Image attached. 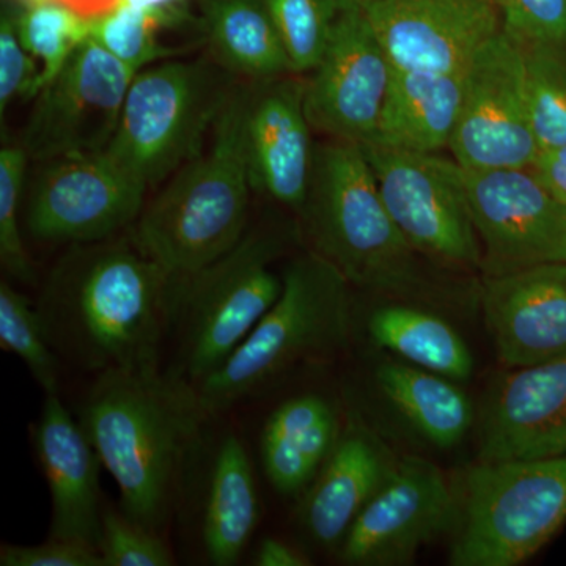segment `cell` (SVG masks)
Masks as SVG:
<instances>
[{
    "label": "cell",
    "mask_w": 566,
    "mask_h": 566,
    "mask_svg": "<svg viewBox=\"0 0 566 566\" xmlns=\"http://www.w3.org/2000/svg\"><path fill=\"white\" fill-rule=\"evenodd\" d=\"M259 521L260 499L251 458L240 436L232 431L216 446L205 494L202 539L211 564H237Z\"/></svg>",
    "instance_id": "cell-25"
},
{
    "label": "cell",
    "mask_w": 566,
    "mask_h": 566,
    "mask_svg": "<svg viewBox=\"0 0 566 566\" xmlns=\"http://www.w3.org/2000/svg\"><path fill=\"white\" fill-rule=\"evenodd\" d=\"M241 80L199 155L170 175L133 226L142 251L170 275H188L221 259L248 232L253 192L245 163Z\"/></svg>",
    "instance_id": "cell-3"
},
{
    "label": "cell",
    "mask_w": 566,
    "mask_h": 566,
    "mask_svg": "<svg viewBox=\"0 0 566 566\" xmlns=\"http://www.w3.org/2000/svg\"><path fill=\"white\" fill-rule=\"evenodd\" d=\"M382 397L430 444H460L474 423V406L464 390L446 376L415 365L382 364L376 370Z\"/></svg>",
    "instance_id": "cell-26"
},
{
    "label": "cell",
    "mask_w": 566,
    "mask_h": 566,
    "mask_svg": "<svg viewBox=\"0 0 566 566\" xmlns=\"http://www.w3.org/2000/svg\"><path fill=\"white\" fill-rule=\"evenodd\" d=\"M368 334L379 348L406 363L453 381L472 375L474 357L460 333L442 316L411 304L376 308L367 322Z\"/></svg>",
    "instance_id": "cell-27"
},
{
    "label": "cell",
    "mask_w": 566,
    "mask_h": 566,
    "mask_svg": "<svg viewBox=\"0 0 566 566\" xmlns=\"http://www.w3.org/2000/svg\"><path fill=\"white\" fill-rule=\"evenodd\" d=\"M566 455V357L513 368L482 409L479 461Z\"/></svg>",
    "instance_id": "cell-18"
},
{
    "label": "cell",
    "mask_w": 566,
    "mask_h": 566,
    "mask_svg": "<svg viewBox=\"0 0 566 566\" xmlns=\"http://www.w3.org/2000/svg\"><path fill=\"white\" fill-rule=\"evenodd\" d=\"M136 74L88 36L35 98L20 142L31 161L106 151Z\"/></svg>",
    "instance_id": "cell-10"
},
{
    "label": "cell",
    "mask_w": 566,
    "mask_h": 566,
    "mask_svg": "<svg viewBox=\"0 0 566 566\" xmlns=\"http://www.w3.org/2000/svg\"><path fill=\"white\" fill-rule=\"evenodd\" d=\"M84 17L93 18L114 9L120 0H61Z\"/></svg>",
    "instance_id": "cell-40"
},
{
    "label": "cell",
    "mask_w": 566,
    "mask_h": 566,
    "mask_svg": "<svg viewBox=\"0 0 566 566\" xmlns=\"http://www.w3.org/2000/svg\"><path fill=\"white\" fill-rule=\"evenodd\" d=\"M300 74L248 81L243 144L253 192L300 211L307 196L315 144Z\"/></svg>",
    "instance_id": "cell-17"
},
{
    "label": "cell",
    "mask_w": 566,
    "mask_h": 566,
    "mask_svg": "<svg viewBox=\"0 0 566 566\" xmlns=\"http://www.w3.org/2000/svg\"><path fill=\"white\" fill-rule=\"evenodd\" d=\"M378 181L390 218L420 256L458 268L480 270L476 237L463 169L439 153L360 145Z\"/></svg>",
    "instance_id": "cell-9"
},
{
    "label": "cell",
    "mask_w": 566,
    "mask_h": 566,
    "mask_svg": "<svg viewBox=\"0 0 566 566\" xmlns=\"http://www.w3.org/2000/svg\"><path fill=\"white\" fill-rule=\"evenodd\" d=\"M450 156L468 170L534 166L538 142L528 114L523 50L504 32L464 70V92Z\"/></svg>",
    "instance_id": "cell-12"
},
{
    "label": "cell",
    "mask_w": 566,
    "mask_h": 566,
    "mask_svg": "<svg viewBox=\"0 0 566 566\" xmlns=\"http://www.w3.org/2000/svg\"><path fill=\"white\" fill-rule=\"evenodd\" d=\"M457 520V488L442 469L422 457L400 458L338 546L340 560L354 566L411 565L422 547L453 532Z\"/></svg>",
    "instance_id": "cell-15"
},
{
    "label": "cell",
    "mask_w": 566,
    "mask_h": 566,
    "mask_svg": "<svg viewBox=\"0 0 566 566\" xmlns=\"http://www.w3.org/2000/svg\"><path fill=\"white\" fill-rule=\"evenodd\" d=\"M463 178L485 279L566 263V207L532 167L463 169Z\"/></svg>",
    "instance_id": "cell-11"
},
{
    "label": "cell",
    "mask_w": 566,
    "mask_h": 566,
    "mask_svg": "<svg viewBox=\"0 0 566 566\" xmlns=\"http://www.w3.org/2000/svg\"><path fill=\"white\" fill-rule=\"evenodd\" d=\"M208 55L245 81L294 74L266 0H199Z\"/></svg>",
    "instance_id": "cell-24"
},
{
    "label": "cell",
    "mask_w": 566,
    "mask_h": 566,
    "mask_svg": "<svg viewBox=\"0 0 566 566\" xmlns=\"http://www.w3.org/2000/svg\"><path fill=\"white\" fill-rule=\"evenodd\" d=\"M282 292L237 352L197 389L211 416L266 389L304 363L346 348L352 334L349 282L318 253L286 264Z\"/></svg>",
    "instance_id": "cell-5"
},
{
    "label": "cell",
    "mask_w": 566,
    "mask_h": 566,
    "mask_svg": "<svg viewBox=\"0 0 566 566\" xmlns=\"http://www.w3.org/2000/svg\"><path fill=\"white\" fill-rule=\"evenodd\" d=\"M397 70L463 73L502 32L495 0H357Z\"/></svg>",
    "instance_id": "cell-16"
},
{
    "label": "cell",
    "mask_w": 566,
    "mask_h": 566,
    "mask_svg": "<svg viewBox=\"0 0 566 566\" xmlns=\"http://www.w3.org/2000/svg\"><path fill=\"white\" fill-rule=\"evenodd\" d=\"M285 241L273 229L248 230L232 251L188 275H174L180 340L175 374L199 386L243 344L282 292L273 263Z\"/></svg>",
    "instance_id": "cell-8"
},
{
    "label": "cell",
    "mask_w": 566,
    "mask_h": 566,
    "mask_svg": "<svg viewBox=\"0 0 566 566\" xmlns=\"http://www.w3.org/2000/svg\"><path fill=\"white\" fill-rule=\"evenodd\" d=\"M297 214L308 251L337 268L349 285L397 297L423 296L420 255L390 218L360 145L315 144L307 196Z\"/></svg>",
    "instance_id": "cell-4"
},
{
    "label": "cell",
    "mask_w": 566,
    "mask_h": 566,
    "mask_svg": "<svg viewBox=\"0 0 566 566\" xmlns=\"http://www.w3.org/2000/svg\"><path fill=\"white\" fill-rule=\"evenodd\" d=\"M181 2L166 7H132L117 3L114 9L91 18V36L112 55L137 71L169 61L177 50L163 43L161 33L188 20Z\"/></svg>",
    "instance_id": "cell-28"
},
{
    "label": "cell",
    "mask_w": 566,
    "mask_h": 566,
    "mask_svg": "<svg viewBox=\"0 0 566 566\" xmlns=\"http://www.w3.org/2000/svg\"><path fill=\"white\" fill-rule=\"evenodd\" d=\"M25 199V226L33 238L52 243H95L129 230L147 192L107 158L65 156L35 163Z\"/></svg>",
    "instance_id": "cell-13"
},
{
    "label": "cell",
    "mask_w": 566,
    "mask_h": 566,
    "mask_svg": "<svg viewBox=\"0 0 566 566\" xmlns=\"http://www.w3.org/2000/svg\"><path fill=\"white\" fill-rule=\"evenodd\" d=\"M450 565L516 566L566 523V455L479 461L457 488Z\"/></svg>",
    "instance_id": "cell-7"
},
{
    "label": "cell",
    "mask_w": 566,
    "mask_h": 566,
    "mask_svg": "<svg viewBox=\"0 0 566 566\" xmlns=\"http://www.w3.org/2000/svg\"><path fill=\"white\" fill-rule=\"evenodd\" d=\"M21 144H7L0 150V263L17 281H35V270L20 229L22 196L31 164Z\"/></svg>",
    "instance_id": "cell-33"
},
{
    "label": "cell",
    "mask_w": 566,
    "mask_h": 566,
    "mask_svg": "<svg viewBox=\"0 0 566 566\" xmlns=\"http://www.w3.org/2000/svg\"><path fill=\"white\" fill-rule=\"evenodd\" d=\"M294 74H308L322 59L344 0H266Z\"/></svg>",
    "instance_id": "cell-32"
},
{
    "label": "cell",
    "mask_w": 566,
    "mask_h": 566,
    "mask_svg": "<svg viewBox=\"0 0 566 566\" xmlns=\"http://www.w3.org/2000/svg\"><path fill=\"white\" fill-rule=\"evenodd\" d=\"M104 566H170L172 553L161 534L140 526L122 510L103 509L98 545Z\"/></svg>",
    "instance_id": "cell-35"
},
{
    "label": "cell",
    "mask_w": 566,
    "mask_h": 566,
    "mask_svg": "<svg viewBox=\"0 0 566 566\" xmlns=\"http://www.w3.org/2000/svg\"><path fill=\"white\" fill-rule=\"evenodd\" d=\"M463 92L464 71L431 73L395 69L371 144L406 151L449 150Z\"/></svg>",
    "instance_id": "cell-23"
},
{
    "label": "cell",
    "mask_w": 566,
    "mask_h": 566,
    "mask_svg": "<svg viewBox=\"0 0 566 566\" xmlns=\"http://www.w3.org/2000/svg\"><path fill=\"white\" fill-rule=\"evenodd\" d=\"M398 461L367 424L349 420L305 493L301 523L308 536L319 546H340L356 517L392 476Z\"/></svg>",
    "instance_id": "cell-21"
},
{
    "label": "cell",
    "mask_w": 566,
    "mask_h": 566,
    "mask_svg": "<svg viewBox=\"0 0 566 566\" xmlns=\"http://www.w3.org/2000/svg\"><path fill=\"white\" fill-rule=\"evenodd\" d=\"M182 0H120L118 3H126L132 7H166L180 3Z\"/></svg>",
    "instance_id": "cell-41"
},
{
    "label": "cell",
    "mask_w": 566,
    "mask_h": 566,
    "mask_svg": "<svg viewBox=\"0 0 566 566\" xmlns=\"http://www.w3.org/2000/svg\"><path fill=\"white\" fill-rule=\"evenodd\" d=\"M482 307L505 367L513 370L566 357V263L486 277Z\"/></svg>",
    "instance_id": "cell-19"
},
{
    "label": "cell",
    "mask_w": 566,
    "mask_h": 566,
    "mask_svg": "<svg viewBox=\"0 0 566 566\" xmlns=\"http://www.w3.org/2000/svg\"><path fill=\"white\" fill-rule=\"evenodd\" d=\"M523 54L528 114L539 150L566 145V54L543 48Z\"/></svg>",
    "instance_id": "cell-31"
},
{
    "label": "cell",
    "mask_w": 566,
    "mask_h": 566,
    "mask_svg": "<svg viewBox=\"0 0 566 566\" xmlns=\"http://www.w3.org/2000/svg\"><path fill=\"white\" fill-rule=\"evenodd\" d=\"M532 169L547 191L566 207V145L539 150Z\"/></svg>",
    "instance_id": "cell-38"
},
{
    "label": "cell",
    "mask_w": 566,
    "mask_h": 566,
    "mask_svg": "<svg viewBox=\"0 0 566 566\" xmlns=\"http://www.w3.org/2000/svg\"><path fill=\"white\" fill-rule=\"evenodd\" d=\"M340 433L337 409L322 395H297L277 406L260 439L264 474L274 490L282 495L307 491Z\"/></svg>",
    "instance_id": "cell-22"
},
{
    "label": "cell",
    "mask_w": 566,
    "mask_h": 566,
    "mask_svg": "<svg viewBox=\"0 0 566 566\" xmlns=\"http://www.w3.org/2000/svg\"><path fill=\"white\" fill-rule=\"evenodd\" d=\"M22 46L43 66L44 87L91 36V18L61 0H13Z\"/></svg>",
    "instance_id": "cell-29"
},
{
    "label": "cell",
    "mask_w": 566,
    "mask_h": 566,
    "mask_svg": "<svg viewBox=\"0 0 566 566\" xmlns=\"http://www.w3.org/2000/svg\"><path fill=\"white\" fill-rule=\"evenodd\" d=\"M210 417L181 375L115 368L96 375L80 423L117 483L122 512L159 534Z\"/></svg>",
    "instance_id": "cell-2"
},
{
    "label": "cell",
    "mask_w": 566,
    "mask_h": 566,
    "mask_svg": "<svg viewBox=\"0 0 566 566\" xmlns=\"http://www.w3.org/2000/svg\"><path fill=\"white\" fill-rule=\"evenodd\" d=\"M502 32L521 50L566 54V0H495Z\"/></svg>",
    "instance_id": "cell-34"
},
{
    "label": "cell",
    "mask_w": 566,
    "mask_h": 566,
    "mask_svg": "<svg viewBox=\"0 0 566 566\" xmlns=\"http://www.w3.org/2000/svg\"><path fill=\"white\" fill-rule=\"evenodd\" d=\"M395 66L357 0H344L322 59L305 80V111L327 139L375 140Z\"/></svg>",
    "instance_id": "cell-14"
},
{
    "label": "cell",
    "mask_w": 566,
    "mask_h": 566,
    "mask_svg": "<svg viewBox=\"0 0 566 566\" xmlns=\"http://www.w3.org/2000/svg\"><path fill=\"white\" fill-rule=\"evenodd\" d=\"M0 346L29 368L46 394H59L61 363L44 333L39 311L9 282L0 283Z\"/></svg>",
    "instance_id": "cell-30"
},
{
    "label": "cell",
    "mask_w": 566,
    "mask_h": 566,
    "mask_svg": "<svg viewBox=\"0 0 566 566\" xmlns=\"http://www.w3.org/2000/svg\"><path fill=\"white\" fill-rule=\"evenodd\" d=\"M44 88L43 66L22 46L13 0L0 17V115L17 99H35Z\"/></svg>",
    "instance_id": "cell-36"
},
{
    "label": "cell",
    "mask_w": 566,
    "mask_h": 566,
    "mask_svg": "<svg viewBox=\"0 0 566 566\" xmlns=\"http://www.w3.org/2000/svg\"><path fill=\"white\" fill-rule=\"evenodd\" d=\"M259 566H307L311 560L300 549L275 538H264L255 553Z\"/></svg>",
    "instance_id": "cell-39"
},
{
    "label": "cell",
    "mask_w": 566,
    "mask_h": 566,
    "mask_svg": "<svg viewBox=\"0 0 566 566\" xmlns=\"http://www.w3.org/2000/svg\"><path fill=\"white\" fill-rule=\"evenodd\" d=\"M2 566H104L95 546L74 539L48 538L40 545L24 546L3 543L0 547Z\"/></svg>",
    "instance_id": "cell-37"
},
{
    "label": "cell",
    "mask_w": 566,
    "mask_h": 566,
    "mask_svg": "<svg viewBox=\"0 0 566 566\" xmlns=\"http://www.w3.org/2000/svg\"><path fill=\"white\" fill-rule=\"evenodd\" d=\"M174 297V275L133 234H117L71 244L48 275L36 311L59 357L98 375L159 367Z\"/></svg>",
    "instance_id": "cell-1"
},
{
    "label": "cell",
    "mask_w": 566,
    "mask_h": 566,
    "mask_svg": "<svg viewBox=\"0 0 566 566\" xmlns=\"http://www.w3.org/2000/svg\"><path fill=\"white\" fill-rule=\"evenodd\" d=\"M240 81L210 55L140 70L104 153L132 180L158 189L203 150Z\"/></svg>",
    "instance_id": "cell-6"
},
{
    "label": "cell",
    "mask_w": 566,
    "mask_h": 566,
    "mask_svg": "<svg viewBox=\"0 0 566 566\" xmlns=\"http://www.w3.org/2000/svg\"><path fill=\"white\" fill-rule=\"evenodd\" d=\"M31 439L50 486L51 538L74 539L98 549L102 538V458L80 420H74L59 394H46Z\"/></svg>",
    "instance_id": "cell-20"
}]
</instances>
